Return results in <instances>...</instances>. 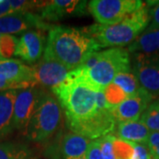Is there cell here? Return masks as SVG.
I'll use <instances>...</instances> for the list:
<instances>
[{"instance_id":"d6986e66","label":"cell","mask_w":159,"mask_h":159,"mask_svg":"<svg viewBox=\"0 0 159 159\" xmlns=\"http://www.w3.org/2000/svg\"><path fill=\"white\" fill-rule=\"evenodd\" d=\"M127 51L131 54L159 55V29H146L128 45Z\"/></svg>"},{"instance_id":"1f68e13d","label":"cell","mask_w":159,"mask_h":159,"mask_svg":"<svg viewBox=\"0 0 159 159\" xmlns=\"http://www.w3.org/2000/svg\"><path fill=\"white\" fill-rule=\"evenodd\" d=\"M15 13L11 8L10 0H0V18Z\"/></svg>"},{"instance_id":"5bb4252c","label":"cell","mask_w":159,"mask_h":159,"mask_svg":"<svg viewBox=\"0 0 159 159\" xmlns=\"http://www.w3.org/2000/svg\"><path fill=\"white\" fill-rule=\"evenodd\" d=\"M153 97L147 91L141 89L135 94L128 97L118 106L112 108V113L119 121H137L140 120L142 113L153 101Z\"/></svg>"},{"instance_id":"d6a6232c","label":"cell","mask_w":159,"mask_h":159,"mask_svg":"<svg viewBox=\"0 0 159 159\" xmlns=\"http://www.w3.org/2000/svg\"><path fill=\"white\" fill-rule=\"evenodd\" d=\"M11 89H21L20 86L16 85L14 83H11L7 80L0 76V92L6 90H11Z\"/></svg>"},{"instance_id":"7a4b0ae2","label":"cell","mask_w":159,"mask_h":159,"mask_svg":"<svg viewBox=\"0 0 159 159\" xmlns=\"http://www.w3.org/2000/svg\"><path fill=\"white\" fill-rule=\"evenodd\" d=\"M98 89L88 80L81 69L72 70L62 83L51 91L66 115V124L89 119L97 112Z\"/></svg>"},{"instance_id":"5b68a950","label":"cell","mask_w":159,"mask_h":159,"mask_svg":"<svg viewBox=\"0 0 159 159\" xmlns=\"http://www.w3.org/2000/svg\"><path fill=\"white\" fill-rule=\"evenodd\" d=\"M62 107L55 96L44 90L24 134L34 142L49 141L62 126Z\"/></svg>"},{"instance_id":"e0dca14e","label":"cell","mask_w":159,"mask_h":159,"mask_svg":"<svg viewBox=\"0 0 159 159\" xmlns=\"http://www.w3.org/2000/svg\"><path fill=\"white\" fill-rule=\"evenodd\" d=\"M150 130L141 120L119 121L113 132L114 136L134 143H147Z\"/></svg>"},{"instance_id":"603a6c76","label":"cell","mask_w":159,"mask_h":159,"mask_svg":"<svg viewBox=\"0 0 159 159\" xmlns=\"http://www.w3.org/2000/svg\"><path fill=\"white\" fill-rule=\"evenodd\" d=\"M110 136L117 159H132L134 150V142L121 140L113 134H110Z\"/></svg>"},{"instance_id":"30bf717a","label":"cell","mask_w":159,"mask_h":159,"mask_svg":"<svg viewBox=\"0 0 159 159\" xmlns=\"http://www.w3.org/2000/svg\"><path fill=\"white\" fill-rule=\"evenodd\" d=\"M32 66L34 87L51 89L62 83L71 70L51 58L43 57Z\"/></svg>"},{"instance_id":"2e32d148","label":"cell","mask_w":159,"mask_h":159,"mask_svg":"<svg viewBox=\"0 0 159 159\" xmlns=\"http://www.w3.org/2000/svg\"><path fill=\"white\" fill-rule=\"evenodd\" d=\"M0 76L20 89L34 87L33 82V69L21 60L8 58L0 61Z\"/></svg>"},{"instance_id":"8fae6325","label":"cell","mask_w":159,"mask_h":159,"mask_svg":"<svg viewBox=\"0 0 159 159\" xmlns=\"http://www.w3.org/2000/svg\"><path fill=\"white\" fill-rule=\"evenodd\" d=\"M87 1L53 0L46 1L37 13L45 22H54L71 16H83L88 14Z\"/></svg>"},{"instance_id":"e575fe53","label":"cell","mask_w":159,"mask_h":159,"mask_svg":"<svg viewBox=\"0 0 159 159\" xmlns=\"http://www.w3.org/2000/svg\"><path fill=\"white\" fill-rule=\"evenodd\" d=\"M29 159H38V158H37V157H31Z\"/></svg>"},{"instance_id":"ba28073f","label":"cell","mask_w":159,"mask_h":159,"mask_svg":"<svg viewBox=\"0 0 159 159\" xmlns=\"http://www.w3.org/2000/svg\"><path fill=\"white\" fill-rule=\"evenodd\" d=\"M117 125V119L112 113V110L97 111L89 119L69 123L67 126L71 132L87 137L91 141L97 140L109 134H112Z\"/></svg>"},{"instance_id":"9a60e30c","label":"cell","mask_w":159,"mask_h":159,"mask_svg":"<svg viewBox=\"0 0 159 159\" xmlns=\"http://www.w3.org/2000/svg\"><path fill=\"white\" fill-rule=\"evenodd\" d=\"M91 140L74 132L65 134L57 144L56 152H51L53 159H76L85 157Z\"/></svg>"},{"instance_id":"9c48e42d","label":"cell","mask_w":159,"mask_h":159,"mask_svg":"<svg viewBox=\"0 0 159 159\" xmlns=\"http://www.w3.org/2000/svg\"><path fill=\"white\" fill-rule=\"evenodd\" d=\"M133 73L142 89L157 99L159 97V55L133 54Z\"/></svg>"},{"instance_id":"4316f807","label":"cell","mask_w":159,"mask_h":159,"mask_svg":"<svg viewBox=\"0 0 159 159\" xmlns=\"http://www.w3.org/2000/svg\"><path fill=\"white\" fill-rule=\"evenodd\" d=\"M149 8L150 22L147 29H159V1H146Z\"/></svg>"},{"instance_id":"52a82bcc","label":"cell","mask_w":159,"mask_h":159,"mask_svg":"<svg viewBox=\"0 0 159 159\" xmlns=\"http://www.w3.org/2000/svg\"><path fill=\"white\" fill-rule=\"evenodd\" d=\"M43 93L44 89L37 87L18 89L13 104L12 125L14 130L25 133Z\"/></svg>"},{"instance_id":"83f0119b","label":"cell","mask_w":159,"mask_h":159,"mask_svg":"<svg viewBox=\"0 0 159 159\" xmlns=\"http://www.w3.org/2000/svg\"><path fill=\"white\" fill-rule=\"evenodd\" d=\"M147 145L153 159H159V133L150 132L147 140Z\"/></svg>"},{"instance_id":"ffe728a7","label":"cell","mask_w":159,"mask_h":159,"mask_svg":"<svg viewBox=\"0 0 159 159\" xmlns=\"http://www.w3.org/2000/svg\"><path fill=\"white\" fill-rule=\"evenodd\" d=\"M32 157L30 148L21 143L0 142V159H29Z\"/></svg>"},{"instance_id":"d4e9b609","label":"cell","mask_w":159,"mask_h":159,"mask_svg":"<svg viewBox=\"0 0 159 159\" xmlns=\"http://www.w3.org/2000/svg\"><path fill=\"white\" fill-rule=\"evenodd\" d=\"M18 43L19 39L12 34H0V56L5 59L14 56Z\"/></svg>"},{"instance_id":"6da1fadb","label":"cell","mask_w":159,"mask_h":159,"mask_svg":"<svg viewBox=\"0 0 159 159\" xmlns=\"http://www.w3.org/2000/svg\"><path fill=\"white\" fill-rule=\"evenodd\" d=\"M101 49L83 29L56 26L49 30L43 57L60 63L72 71L81 66L92 54Z\"/></svg>"},{"instance_id":"f546056e","label":"cell","mask_w":159,"mask_h":159,"mask_svg":"<svg viewBox=\"0 0 159 159\" xmlns=\"http://www.w3.org/2000/svg\"><path fill=\"white\" fill-rule=\"evenodd\" d=\"M85 157L87 159H103L99 139L91 141Z\"/></svg>"},{"instance_id":"44dd1931","label":"cell","mask_w":159,"mask_h":159,"mask_svg":"<svg viewBox=\"0 0 159 159\" xmlns=\"http://www.w3.org/2000/svg\"><path fill=\"white\" fill-rule=\"evenodd\" d=\"M112 83L120 88L125 92L127 97H130L132 95L135 94L142 89L136 76L134 75L132 70L118 74L113 80Z\"/></svg>"},{"instance_id":"cb8c5ba5","label":"cell","mask_w":159,"mask_h":159,"mask_svg":"<svg viewBox=\"0 0 159 159\" xmlns=\"http://www.w3.org/2000/svg\"><path fill=\"white\" fill-rule=\"evenodd\" d=\"M103 94L111 108L118 106L128 97L124 91L112 82L103 89Z\"/></svg>"},{"instance_id":"8992f818","label":"cell","mask_w":159,"mask_h":159,"mask_svg":"<svg viewBox=\"0 0 159 159\" xmlns=\"http://www.w3.org/2000/svg\"><path fill=\"white\" fill-rule=\"evenodd\" d=\"M143 5L139 0H92L88 10L97 24L112 25L121 21L127 15Z\"/></svg>"},{"instance_id":"484cf974","label":"cell","mask_w":159,"mask_h":159,"mask_svg":"<svg viewBox=\"0 0 159 159\" xmlns=\"http://www.w3.org/2000/svg\"><path fill=\"white\" fill-rule=\"evenodd\" d=\"M99 141H100V146H101L102 158L117 159L115 152H114L113 145H112V142H111V140L110 134L100 138Z\"/></svg>"},{"instance_id":"4dcf8cb0","label":"cell","mask_w":159,"mask_h":159,"mask_svg":"<svg viewBox=\"0 0 159 159\" xmlns=\"http://www.w3.org/2000/svg\"><path fill=\"white\" fill-rule=\"evenodd\" d=\"M96 101H97V111H104V110H108V109H112L110 107V105L106 101V98L103 94V90H100L97 92Z\"/></svg>"},{"instance_id":"277c9868","label":"cell","mask_w":159,"mask_h":159,"mask_svg":"<svg viewBox=\"0 0 159 159\" xmlns=\"http://www.w3.org/2000/svg\"><path fill=\"white\" fill-rule=\"evenodd\" d=\"M80 69L91 84L103 90L118 74L132 70L130 53L124 48H111L98 51L96 52V62L90 68Z\"/></svg>"},{"instance_id":"3957f363","label":"cell","mask_w":159,"mask_h":159,"mask_svg":"<svg viewBox=\"0 0 159 159\" xmlns=\"http://www.w3.org/2000/svg\"><path fill=\"white\" fill-rule=\"evenodd\" d=\"M149 22V8L147 3L143 2V5L138 10L116 24H95L82 29L96 40L102 48H122L123 46L131 44L146 30Z\"/></svg>"},{"instance_id":"ac0fdd59","label":"cell","mask_w":159,"mask_h":159,"mask_svg":"<svg viewBox=\"0 0 159 159\" xmlns=\"http://www.w3.org/2000/svg\"><path fill=\"white\" fill-rule=\"evenodd\" d=\"M18 89L0 92V140L9 135L13 129V104Z\"/></svg>"},{"instance_id":"836d02e7","label":"cell","mask_w":159,"mask_h":159,"mask_svg":"<svg viewBox=\"0 0 159 159\" xmlns=\"http://www.w3.org/2000/svg\"><path fill=\"white\" fill-rule=\"evenodd\" d=\"M76 159H87V158H86V157H79V158H76Z\"/></svg>"},{"instance_id":"f1b7e54d","label":"cell","mask_w":159,"mask_h":159,"mask_svg":"<svg viewBox=\"0 0 159 159\" xmlns=\"http://www.w3.org/2000/svg\"><path fill=\"white\" fill-rule=\"evenodd\" d=\"M134 150L132 159H153L147 143H134Z\"/></svg>"},{"instance_id":"4fadbf2b","label":"cell","mask_w":159,"mask_h":159,"mask_svg":"<svg viewBox=\"0 0 159 159\" xmlns=\"http://www.w3.org/2000/svg\"><path fill=\"white\" fill-rule=\"evenodd\" d=\"M46 43L43 31L35 29L27 31L19 39L14 56L20 57L22 62L34 65L42 58Z\"/></svg>"},{"instance_id":"d590c367","label":"cell","mask_w":159,"mask_h":159,"mask_svg":"<svg viewBox=\"0 0 159 159\" xmlns=\"http://www.w3.org/2000/svg\"><path fill=\"white\" fill-rule=\"evenodd\" d=\"M4 59H5V58H3V57L0 56V61H1V60H4Z\"/></svg>"},{"instance_id":"7c38bea8","label":"cell","mask_w":159,"mask_h":159,"mask_svg":"<svg viewBox=\"0 0 159 159\" xmlns=\"http://www.w3.org/2000/svg\"><path fill=\"white\" fill-rule=\"evenodd\" d=\"M49 23L45 22L37 13H13L0 18V34H12L29 30H50Z\"/></svg>"},{"instance_id":"7402d4cb","label":"cell","mask_w":159,"mask_h":159,"mask_svg":"<svg viewBox=\"0 0 159 159\" xmlns=\"http://www.w3.org/2000/svg\"><path fill=\"white\" fill-rule=\"evenodd\" d=\"M150 132L159 133V97L153 100L140 118Z\"/></svg>"}]
</instances>
